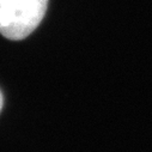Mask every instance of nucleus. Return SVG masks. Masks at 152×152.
Masks as SVG:
<instances>
[{
	"mask_svg": "<svg viewBox=\"0 0 152 152\" xmlns=\"http://www.w3.org/2000/svg\"><path fill=\"white\" fill-rule=\"evenodd\" d=\"M48 0H0V34L9 40L28 37L41 23Z\"/></svg>",
	"mask_w": 152,
	"mask_h": 152,
	"instance_id": "f257e3e1",
	"label": "nucleus"
},
{
	"mask_svg": "<svg viewBox=\"0 0 152 152\" xmlns=\"http://www.w3.org/2000/svg\"><path fill=\"white\" fill-rule=\"evenodd\" d=\"M3 95H1V92H0V110H1V108H3Z\"/></svg>",
	"mask_w": 152,
	"mask_h": 152,
	"instance_id": "f03ea898",
	"label": "nucleus"
}]
</instances>
